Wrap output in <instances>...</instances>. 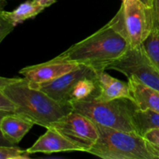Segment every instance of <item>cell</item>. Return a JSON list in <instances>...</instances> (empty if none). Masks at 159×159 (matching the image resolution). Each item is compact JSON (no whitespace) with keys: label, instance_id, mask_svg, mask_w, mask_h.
<instances>
[{"label":"cell","instance_id":"6da1fadb","mask_svg":"<svg viewBox=\"0 0 159 159\" xmlns=\"http://www.w3.org/2000/svg\"><path fill=\"white\" fill-rule=\"evenodd\" d=\"M130 47L121 6L105 26L58 56L70 61L88 65L100 73L106 71L110 64L120 58Z\"/></svg>","mask_w":159,"mask_h":159},{"label":"cell","instance_id":"ba28073f","mask_svg":"<svg viewBox=\"0 0 159 159\" xmlns=\"http://www.w3.org/2000/svg\"><path fill=\"white\" fill-rule=\"evenodd\" d=\"M98 74L99 73L92 67L85 65H81L78 69L63 75L61 77L51 82L40 84L30 82L33 86L43 91L54 100L62 103H70V93L76 83L85 76Z\"/></svg>","mask_w":159,"mask_h":159},{"label":"cell","instance_id":"3957f363","mask_svg":"<svg viewBox=\"0 0 159 159\" xmlns=\"http://www.w3.org/2000/svg\"><path fill=\"white\" fill-rule=\"evenodd\" d=\"M74 111L91 119L96 124L116 130L137 133L134 116L138 107L127 98L102 101L96 98L71 102Z\"/></svg>","mask_w":159,"mask_h":159},{"label":"cell","instance_id":"2e32d148","mask_svg":"<svg viewBox=\"0 0 159 159\" xmlns=\"http://www.w3.org/2000/svg\"><path fill=\"white\" fill-rule=\"evenodd\" d=\"M141 45L159 70V33L155 30H152Z\"/></svg>","mask_w":159,"mask_h":159},{"label":"cell","instance_id":"5b68a950","mask_svg":"<svg viewBox=\"0 0 159 159\" xmlns=\"http://www.w3.org/2000/svg\"><path fill=\"white\" fill-rule=\"evenodd\" d=\"M115 70L142 83L159 90V70L146 53L142 45L130 48L117 60L107 66V70Z\"/></svg>","mask_w":159,"mask_h":159},{"label":"cell","instance_id":"4fadbf2b","mask_svg":"<svg viewBox=\"0 0 159 159\" xmlns=\"http://www.w3.org/2000/svg\"><path fill=\"white\" fill-rule=\"evenodd\" d=\"M98 82L99 86V95L96 99L102 101H110L127 98L134 100L128 82H123L116 78L112 77L106 73L105 71L99 73Z\"/></svg>","mask_w":159,"mask_h":159},{"label":"cell","instance_id":"30bf717a","mask_svg":"<svg viewBox=\"0 0 159 159\" xmlns=\"http://www.w3.org/2000/svg\"><path fill=\"white\" fill-rule=\"evenodd\" d=\"M55 2L56 0H28L12 11L2 10L0 12V42L17 24L34 18Z\"/></svg>","mask_w":159,"mask_h":159},{"label":"cell","instance_id":"7c38bea8","mask_svg":"<svg viewBox=\"0 0 159 159\" xmlns=\"http://www.w3.org/2000/svg\"><path fill=\"white\" fill-rule=\"evenodd\" d=\"M34 125L33 121L22 115L7 113L2 115L0 130L6 141L10 144H18Z\"/></svg>","mask_w":159,"mask_h":159},{"label":"cell","instance_id":"8fae6325","mask_svg":"<svg viewBox=\"0 0 159 159\" xmlns=\"http://www.w3.org/2000/svg\"><path fill=\"white\" fill-rule=\"evenodd\" d=\"M30 154H52L61 152L80 151V149L54 129H47V131L27 149Z\"/></svg>","mask_w":159,"mask_h":159},{"label":"cell","instance_id":"52a82bcc","mask_svg":"<svg viewBox=\"0 0 159 159\" xmlns=\"http://www.w3.org/2000/svg\"><path fill=\"white\" fill-rule=\"evenodd\" d=\"M121 6L130 48L141 46L153 30L152 7L141 0H124Z\"/></svg>","mask_w":159,"mask_h":159},{"label":"cell","instance_id":"9a60e30c","mask_svg":"<svg viewBox=\"0 0 159 159\" xmlns=\"http://www.w3.org/2000/svg\"><path fill=\"white\" fill-rule=\"evenodd\" d=\"M137 133L143 137L146 131L152 128H159V113L153 110L138 109L134 116Z\"/></svg>","mask_w":159,"mask_h":159},{"label":"cell","instance_id":"ac0fdd59","mask_svg":"<svg viewBox=\"0 0 159 159\" xmlns=\"http://www.w3.org/2000/svg\"><path fill=\"white\" fill-rule=\"evenodd\" d=\"M143 138L147 142L149 150L156 158H159V128H152L145 132Z\"/></svg>","mask_w":159,"mask_h":159},{"label":"cell","instance_id":"603a6c76","mask_svg":"<svg viewBox=\"0 0 159 159\" xmlns=\"http://www.w3.org/2000/svg\"><path fill=\"white\" fill-rule=\"evenodd\" d=\"M122 1H124V0H122Z\"/></svg>","mask_w":159,"mask_h":159},{"label":"cell","instance_id":"8992f818","mask_svg":"<svg viewBox=\"0 0 159 159\" xmlns=\"http://www.w3.org/2000/svg\"><path fill=\"white\" fill-rule=\"evenodd\" d=\"M50 127L77 146L80 152H88L99 137L96 123L74 110L51 124Z\"/></svg>","mask_w":159,"mask_h":159},{"label":"cell","instance_id":"44dd1931","mask_svg":"<svg viewBox=\"0 0 159 159\" xmlns=\"http://www.w3.org/2000/svg\"><path fill=\"white\" fill-rule=\"evenodd\" d=\"M141 1L148 7H152V6H153L154 0H141Z\"/></svg>","mask_w":159,"mask_h":159},{"label":"cell","instance_id":"ffe728a7","mask_svg":"<svg viewBox=\"0 0 159 159\" xmlns=\"http://www.w3.org/2000/svg\"><path fill=\"white\" fill-rule=\"evenodd\" d=\"M153 18V30L159 33V0H154L152 7Z\"/></svg>","mask_w":159,"mask_h":159},{"label":"cell","instance_id":"7402d4cb","mask_svg":"<svg viewBox=\"0 0 159 159\" xmlns=\"http://www.w3.org/2000/svg\"><path fill=\"white\" fill-rule=\"evenodd\" d=\"M7 0H0V3H1V11L3 10V6H5V3L6 2Z\"/></svg>","mask_w":159,"mask_h":159},{"label":"cell","instance_id":"5bb4252c","mask_svg":"<svg viewBox=\"0 0 159 159\" xmlns=\"http://www.w3.org/2000/svg\"><path fill=\"white\" fill-rule=\"evenodd\" d=\"M130 93L139 110H153L159 113V90L148 86L140 81L128 79Z\"/></svg>","mask_w":159,"mask_h":159},{"label":"cell","instance_id":"e0dca14e","mask_svg":"<svg viewBox=\"0 0 159 159\" xmlns=\"http://www.w3.org/2000/svg\"><path fill=\"white\" fill-rule=\"evenodd\" d=\"M30 154L26 150H22L17 147L1 146L0 159H29Z\"/></svg>","mask_w":159,"mask_h":159},{"label":"cell","instance_id":"7a4b0ae2","mask_svg":"<svg viewBox=\"0 0 159 159\" xmlns=\"http://www.w3.org/2000/svg\"><path fill=\"white\" fill-rule=\"evenodd\" d=\"M0 92L16 106V113L28 118L39 126L49 128L51 124L73 111L71 103L54 100L35 88L23 78H0Z\"/></svg>","mask_w":159,"mask_h":159},{"label":"cell","instance_id":"d6986e66","mask_svg":"<svg viewBox=\"0 0 159 159\" xmlns=\"http://www.w3.org/2000/svg\"><path fill=\"white\" fill-rule=\"evenodd\" d=\"M16 106L13 101L9 99L4 93L0 92V111L2 115L7 113H15Z\"/></svg>","mask_w":159,"mask_h":159},{"label":"cell","instance_id":"277c9868","mask_svg":"<svg viewBox=\"0 0 159 159\" xmlns=\"http://www.w3.org/2000/svg\"><path fill=\"white\" fill-rule=\"evenodd\" d=\"M99 137L87 153L104 159H155L142 136L96 124Z\"/></svg>","mask_w":159,"mask_h":159},{"label":"cell","instance_id":"9c48e42d","mask_svg":"<svg viewBox=\"0 0 159 159\" xmlns=\"http://www.w3.org/2000/svg\"><path fill=\"white\" fill-rule=\"evenodd\" d=\"M80 66V64L65 60L57 55L47 62L22 68L19 73L32 83L40 84L54 80Z\"/></svg>","mask_w":159,"mask_h":159}]
</instances>
